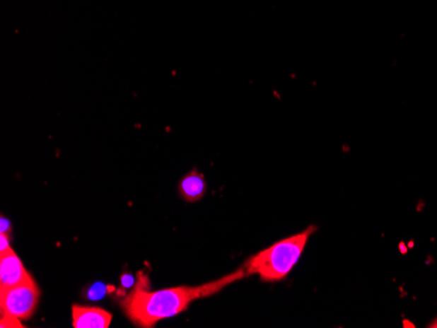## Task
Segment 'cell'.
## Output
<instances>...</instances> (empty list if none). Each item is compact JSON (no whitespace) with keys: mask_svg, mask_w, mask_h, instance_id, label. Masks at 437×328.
Listing matches in <instances>:
<instances>
[{"mask_svg":"<svg viewBox=\"0 0 437 328\" xmlns=\"http://www.w3.org/2000/svg\"><path fill=\"white\" fill-rule=\"evenodd\" d=\"M246 276L244 267L218 280L199 286H177L151 292L146 276L140 275L134 291L122 301V309L132 323L139 327H155L160 320L172 318L187 310L194 301L218 293L228 285Z\"/></svg>","mask_w":437,"mask_h":328,"instance_id":"cell-1","label":"cell"},{"mask_svg":"<svg viewBox=\"0 0 437 328\" xmlns=\"http://www.w3.org/2000/svg\"><path fill=\"white\" fill-rule=\"evenodd\" d=\"M315 229V226L310 225L305 230L275 242L270 247L257 252L243 266L246 276L258 275L264 283H275L287 277L301 258L308 240Z\"/></svg>","mask_w":437,"mask_h":328,"instance_id":"cell-2","label":"cell"},{"mask_svg":"<svg viewBox=\"0 0 437 328\" xmlns=\"http://www.w3.org/2000/svg\"><path fill=\"white\" fill-rule=\"evenodd\" d=\"M40 301V289L33 277L9 288H0L1 317L29 320L35 314Z\"/></svg>","mask_w":437,"mask_h":328,"instance_id":"cell-3","label":"cell"},{"mask_svg":"<svg viewBox=\"0 0 437 328\" xmlns=\"http://www.w3.org/2000/svg\"><path fill=\"white\" fill-rule=\"evenodd\" d=\"M30 276L16 252L9 247L0 252V288H9L25 281Z\"/></svg>","mask_w":437,"mask_h":328,"instance_id":"cell-4","label":"cell"},{"mask_svg":"<svg viewBox=\"0 0 437 328\" xmlns=\"http://www.w3.org/2000/svg\"><path fill=\"white\" fill-rule=\"evenodd\" d=\"M72 327L74 328H107L113 320V315L109 311L92 308L72 305Z\"/></svg>","mask_w":437,"mask_h":328,"instance_id":"cell-5","label":"cell"},{"mask_svg":"<svg viewBox=\"0 0 437 328\" xmlns=\"http://www.w3.org/2000/svg\"><path fill=\"white\" fill-rule=\"evenodd\" d=\"M180 194L186 201H198L201 200L206 191H207V183L204 180V175L199 173L198 170H192V173L185 175L184 178L178 184Z\"/></svg>","mask_w":437,"mask_h":328,"instance_id":"cell-6","label":"cell"},{"mask_svg":"<svg viewBox=\"0 0 437 328\" xmlns=\"http://www.w3.org/2000/svg\"><path fill=\"white\" fill-rule=\"evenodd\" d=\"M1 327H23L21 326V322L16 320V318H11V317H1V322H0Z\"/></svg>","mask_w":437,"mask_h":328,"instance_id":"cell-7","label":"cell"},{"mask_svg":"<svg viewBox=\"0 0 437 328\" xmlns=\"http://www.w3.org/2000/svg\"><path fill=\"white\" fill-rule=\"evenodd\" d=\"M9 247H11V245H9V240L8 237H7V233L0 234V252H1V251L7 250Z\"/></svg>","mask_w":437,"mask_h":328,"instance_id":"cell-8","label":"cell"},{"mask_svg":"<svg viewBox=\"0 0 437 328\" xmlns=\"http://www.w3.org/2000/svg\"><path fill=\"white\" fill-rule=\"evenodd\" d=\"M122 283L124 286H132V285H134V277L130 276V275H123Z\"/></svg>","mask_w":437,"mask_h":328,"instance_id":"cell-9","label":"cell"},{"mask_svg":"<svg viewBox=\"0 0 437 328\" xmlns=\"http://www.w3.org/2000/svg\"><path fill=\"white\" fill-rule=\"evenodd\" d=\"M7 226H9V221H7L6 218H1V233H7Z\"/></svg>","mask_w":437,"mask_h":328,"instance_id":"cell-10","label":"cell"},{"mask_svg":"<svg viewBox=\"0 0 437 328\" xmlns=\"http://www.w3.org/2000/svg\"><path fill=\"white\" fill-rule=\"evenodd\" d=\"M431 327H437V320L431 324Z\"/></svg>","mask_w":437,"mask_h":328,"instance_id":"cell-11","label":"cell"}]
</instances>
